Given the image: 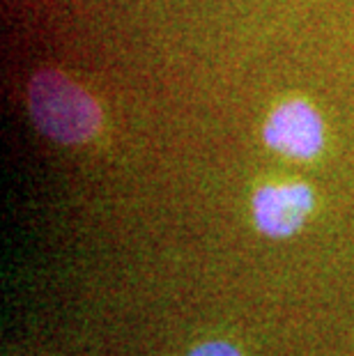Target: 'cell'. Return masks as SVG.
<instances>
[{"mask_svg":"<svg viewBox=\"0 0 354 356\" xmlns=\"http://www.w3.org/2000/svg\"><path fill=\"white\" fill-rule=\"evenodd\" d=\"M262 138L272 149L292 159H313L325 145V124L311 104L292 99L267 118Z\"/></svg>","mask_w":354,"mask_h":356,"instance_id":"7a4b0ae2","label":"cell"},{"mask_svg":"<svg viewBox=\"0 0 354 356\" xmlns=\"http://www.w3.org/2000/svg\"><path fill=\"white\" fill-rule=\"evenodd\" d=\"M189 356H242L235 345L230 343H221V340H214V343H205L195 350Z\"/></svg>","mask_w":354,"mask_h":356,"instance_id":"277c9868","label":"cell"},{"mask_svg":"<svg viewBox=\"0 0 354 356\" xmlns=\"http://www.w3.org/2000/svg\"><path fill=\"white\" fill-rule=\"evenodd\" d=\"M313 209L311 186L292 181V184H267L253 195V218L260 232L267 237H290L304 225Z\"/></svg>","mask_w":354,"mask_h":356,"instance_id":"3957f363","label":"cell"},{"mask_svg":"<svg viewBox=\"0 0 354 356\" xmlns=\"http://www.w3.org/2000/svg\"><path fill=\"white\" fill-rule=\"evenodd\" d=\"M28 104L40 131L63 145L86 143L102 127L97 102L81 86L54 70H44L30 81Z\"/></svg>","mask_w":354,"mask_h":356,"instance_id":"6da1fadb","label":"cell"}]
</instances>
